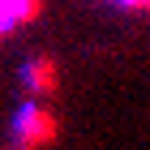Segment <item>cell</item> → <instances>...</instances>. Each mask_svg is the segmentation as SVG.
Here are the masks:
<instances>
[{
  "label": "cell",
  "mask_w": 150,
  "mask_h": 150,
  "mask_svg": "<svg viewBox=\"0 0 150 150\" xmlns=\"http://www.w3.org/2000/svg\"><path fill=\"white\" fill-rule=\"evenodd\" d=\"M13 137H17V150H43L56 142V120L39 103H26L17 112V120H13Z\"/></svg>",
  "instance_id": "cell-1"
}]
</instances>
